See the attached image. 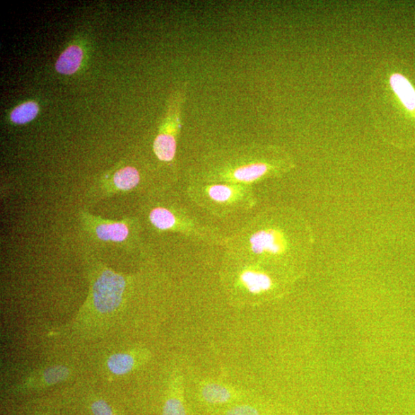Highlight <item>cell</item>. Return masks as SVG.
Here are the masks:
<instances>
[{"label":"cell","instance_id":"obj_3","mask_svg":"<svg viewBox=\"0 0 415 415\" xmlns=\"http://www.w3.org/2000/svg\"><path fill=\"white\" fill-rule=\"evenodd\" d=\"M385 82L387 91L393 95V99L415 118V88L409 79L400 73H392Z\"/></svg>","mask_w":415,"mask_h":415},{"label":"cell","instance_id":"obj_8","mask_svg":"<svg viewBox=\"0 0 415 415\" xmlns=\"http://www.w3.org/2000/svg\"><path fill=\"white\" fill-rule=\"evenodd\" d=\"M242 286L252 295H259L269 291L273 281L267 274L252 269L244 270L240 276Z\"/></svg>","mask_w":415,"mask_h":415},{"label":"cell","instance_id":"obj_18","mask_svg":"<svg viewBox=\"0 0 415 415\" xmlns=\"http://www.w3.org/2000/svg\"><path fill=\"white\" fill-rule=\"evenodd\" d=\"M91 409L94 415H117L109 404L103 400L94 401Z\"/></svg>","mask_w":415,"mask_h":415},{"label":"cell","instance_id":"obj_1","mask_svg":"<svg viewBox=\"0 0 415 415\" xmlns=\"http://www.w3.org/2000/svg\"><path fill=\"white\" fill-rule=\"evenodd\" d=\"M126 279L111 270H104L93 286L92 305L94 311L107 315L117 310L122 301Z\"/></svg>","mask_w":415,"mask_h":415},{"label":"cell","instance_id":"obj_6","mask_svg":"<svg viewBox=\"0 0 415 415\" xmlns=\"http://www.w3.org/2000/svg\"><path fill=\"white\" fill-rule=\"evenodd\" d=\"M145 354H139V352H117L108 358L107 366L111 374L124 375L139 368L141 362L145 361Z\"/></svg>","mask_w":415,"mask_h":415},{"label":"cell","instance_id":"obj_15","mask_svg":"<svg viewBox=\"0 0 415 415\" xmlns=\"http://www.w3.org/2000/svg\"><path fill=\"white\" fill-rule=\"evenodd\" d=\"M150 222L160 230H169L176 223V218L169 209L158 207L154 209L149 215Z\"/></svg>","mask_w":415,"mask_h":415},{"label":"cell","instance_id":"obj_10","mask_svg":"<svg viewBox=\"0 0 415 415\" xmlns=\"http://www.w3.org/2000/svg\"><path fill=\"white\" fill-rule=\"evenodd\" d=\"M40 375L36 378H31L32 381L25 384V387H49L59 384L68 378L70 370L63 366H54L42 370Z\"/></svg>","mask_w":415,"mask_h":415},{"label":"cell","instance_id":"obj_17","mask_svg":"<svg viewBox=\"0 0 415 415\" xmlns=\"http://www.w3.org/2000/svg\"><path fill=\"white\" fill-rule=\"evenodd\" d=\"M218 415H267L256 406L251 404H238L229 408Z\"/></svg>","mask_w":415,"mask_h":415},{"label":"cell","instance_id":"obj_4","mask_svg":"<svg viewBox=\"0 0 415 415\" xmlns=\"http://www.w3.org/2000/svg\"><path fill=\"white\" fill-rule=\"evenodd\" d=\"M252 251L255 254L279 255L286 250V241L281 233L267 229L254 233L250 238Z\"/></svg>","mask_w":415,"mask_h":415},{"label":"cell","instance_id":"obj_13","mask_svg":"<svg viewBox=\"0 0 415 415\" xmlns=\"http://www.w3.org/2000/svg\"><path fill=\"white\" fill-rule=\"evenodd\" d=\"M176 147V139L171 135L161 134L154 141V153L158 158L164 162H170L173 160Z\"/></svg>","mask_w":415,"mask_h":415},{"label":"cell","instance_id":"obj_5","mask_svg":"<svg viewBox=\"0 0 415 415\" xmlns=\"http://www.w3.org/2000/svg\"><path fill=\"white\" fill-rule=\"evenodd\" d=\"M200 394L203 401L214 405L232 404L241 397L233 387L214 382L202 384Z\"/></svg>","mask_w":415,"mask_h":415},{"label":"cell","instance_id":"obj_11","mask_svg":"<svg viewBox=\"0 0 415 415\" xmlns=\"http://www.w3.org/2000/svg\"><path fill=\"white\" fill-rule=\"evenodd\" d=\"M83 57V49L76 45L69 47L57 61L56 69L61 74L71 75L81 67Z\"/></svg>","mask_w":415,"mask_h":415},{"label":"cell","instance_id":"obj_2","mask_svg":"<svg viewBox=\"0 0 415 415\" xmlns=\"http://www.w3.org/2000/svg\"><path fill=\"white\" fill-rule=\"evenodd\" d=\"M86 230L102 242L112 243H124L130 236V228L127 221L105 220L91 215L83 216Z\"/></svg>","mask_w":415,"mask_h":415},{"label":"cell","instance_id":"obj_7","mask_svg":"<svg viewBox=\"0 0 415 415\" xmlns=\"http://www.w3.org/2000/svg\"><path fill=\"white\" fill-rule=\"evenodd\" d=\"M274 166L266 161H254L238 165L233 171V177L238 182H252L268 175Z\"/></svg>","mask_w":415,"mask_h":415},{"label":"cell","instance_id":"obj_9","mask_svg":"<svg viewBox=\"0 0 415 415\" xmlns=\"http://www.w3.org/2000/svg\"><path fill=\"white\" fill-rule=\"evenodd\" d=\"M183 380H173L163 406V415H187L184 400Z\"/></svg>","mask_w":415,"mask_h":415},{"label":"cell","instance_id":"obj_14","mask_svg":"<svg viewBox=\"0 0 415 415\" xmlns=\"http://www.w3.org/2000/svg\"><path fill=\"white\" fill-rule=\"evenodd\" d=\"M39 112V107L36 103L26 102L15 108L11 119L16 124H25L36 118Z\"/></svg>","mask_w":415,"mask_h":415},{"label":"cell","instance_id":"obj_12","mask_svg":"<svg viewBox=\"0 0 415 415\" xmlns=\"http://www.w3.org/2000/svg\"><path fill=\"white\" fill-rule=\"evenodd\" d=\"M140 181V175L134 167L127 166L116 172L112 178L115 189L127 192L137 187Z\"/></svg>","mask_w":415,"mask_h":415},{"label":"cell","instance_id":"obj_16","mask_svg":"<svg viewBox=\"0 0 415 415\" xmlns=\"http://www.w3.org/2000/svg\"><path fill=\"white\" fill-rule=\"evenodd\" d=\"M209 197L216 201L225 202L231 199L233 189L225 185H214L209 187Z\"/></svg>","mask_w":415,"mask_h":415}]
</instances>
